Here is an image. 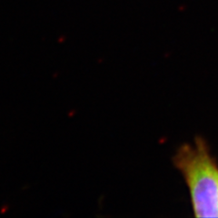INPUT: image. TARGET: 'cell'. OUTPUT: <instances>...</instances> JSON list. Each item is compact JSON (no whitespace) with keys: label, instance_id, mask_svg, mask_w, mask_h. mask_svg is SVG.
I'll use <instances>...</instances> for the list:
<instances>
[{"label":"cell","instance_id":"1","mask_svg":"<svg viewBox=\"0 0 218 218\" xmlns=\"http://www.w3.org/2000/svg\"><path fill=\"white\" fill-rule=\"evenodd\" d=\"M174 164L188 185L194 216L218 217V166L205 140L180 146Z\"/></svg>","mask_w":218,"mask_h":218}]
</instances>
